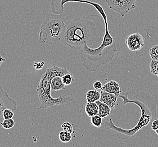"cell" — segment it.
<instances>
[{
  "label": "cell",
  "mask_w": 158,
  "mask_h": 147,
  "mask_svg": "<svg viewBox=\"0 0 158 147\" xmlns=\"http://www.w3.org/2000/svg\"><path fill=\"white\" fill-rule=\"evenodd\" d=\"M69 73L66 68L58 67L55 65L46 69L36 88L41 102V105L38 109H45L48 108H53L55 106L67 104L70 109L79 113L81 112L83 107L82 103L76 101L70 96L60 95L59 97L55 99L51 95V83L52 78L55 76L62 77L64 74Z\"/></svg>",
  "instance_id": "cell-4"
},
{
  "label": "cell",
  "mask_w": 158,
  "mask_h": 147,
  "mask_svg": "<svg viewBox=\"0 0 158 147\" xmlns=\"http://www.w3.org/2000/svg\"><path fill=\"white\" fill-rule=\"evenodd\" d=\"M137 0H105L110 9L124 17L127 13L136 8Z\"/></svg>",
  "instance_id": "cell-6"
},
{
  "label": "cell",
  "mask_w": 158,
  "mask_h": 147,
  "mask_svg": "<svg viewBox=\"0 0 158 147\" xmlns=\"http://www.w3.org/2000/svg\"><path fill=\"white\" fill-rule=\"evenodd\" d=\"M96 102L98 105V115L100 117H101L102 118H104L110 116L111 109L109 106L104 102H101L100 100L96 101Z\"/></svg>",
  "instance_id": "cell-12"
},
{
  "label": "cell",
  "mask_w": 158,
  "mask_h": 147,
  "mask_svg": "<svg viewBox=\"0 0 158 147\" xmlns=\"http://www.w3.org/2000/svg\"><path fill=\"white\" fill-rule=\"evenodd\" d=\"M101 90L107 92L113 93L117 95L118 97L122 93L120 88V84L115 80H110L108 82V83L105 84L102 87Z\"/></svg>",
  "instance_id": "cell-10"
},
{
  "label": "cell",
  "mask_w": 158,
  "mask_h": 147,
  "mask_svg": "<svg viewBox=\"0 0 158 147\" xmlns=\"http://www.w3.org/2000/svg\"><path fill=\"white\" fill-rule=\"evenodd\" d=\"M100 93L101 97L100 99V101L106 104L110 107L111 109H115L116 106L118 105L117 99L118 97L113 93L107 92L102 90Z\"/></svg>",
  "instance_id": "cell-9"
},
{
  "label": "cell",
  "mask_w": 158,
  "mask_h": 147,
  "mask_svg": "<svg viewBox=\"0 0 158 147\" xmlns=\"http://www.w3.org/2000/svg\"><path fill=\"white\" fill-rule=\"evenodd\" d=\"M1 125L2 126V127L5 129H11L13 128V127L15 126V121L12 119H4L3 122H2L1 123Z\"/></svg>",
  "instance_id": "cell-18"
},
{
  "label": "cell",
  "mask_w": 158,
  "mask_h": 147,
  "mask_svg": "<svg viewBox=\"0 0 158 147\" xmlns=\"http://www.w3.org/2000/svg\"><path fill=\"white\" fill-rule=\"evenodd\" d=\"M155 132H156V134L158 135V128L155 131Z\"/></svg>",
  "instance_id": "cell-27"
},
{
  "label": "cell",
  "mask_w": 158,
  "mask_h": 147,
  "mask_svg": "<svg viewBox=\"0 0 158 147\" xmlns=\"http://www.w3.org/2000/svg\"><path fill=\"white\" fill-rule=\"evenodd\" d=\"M126 44L131 51H138L142 49L144 45V38L139 32L127 36Z\"/></svg>",
  "instance_id": "cell-8"
},
{
  "label": "cell",
  "mask_w": 158,
  "mask_h": 147,
  "mask_svg": "<svg viewBox=\"0 0 158 147\" xmlns=\"http://www.w3.org/2000/svg\"><path fill=\"white\" fill-rule=\"evenodd\" d=\"M4 119H12L14 117V113L12 110L10 109H5L2 112V115Z\"/></svg>",
  "instance_id": "cell-21"
},
{
  "label": "cell",
  "mask_w": 158,
  "mask_h": 147,
  "mask_svg": "<svg viewBox=\"0 0 158 147\" xmlns=\"http://www.w3.org/2000/svg\"><path fill=\"white\" fill-rule=\"evenodd\" d=\"M156 76H157V77H158V74H157V75H156Z\"/></svg>",
  "instance_id": "cell-28"
},
{
  "label": "cell",
  "mask_w": 158,
  "mask_h": 147,
  "mask_svg": "<svg viewBox=\"0 0 158 147\" xmlns=\"http://www.w3.org/2000/svg\"><path fill=\"white\" fill-rule=\"evenodd\" d=\"M158 128V119L154 120L152 122V129L153 131H156Z\"/></svg>",
  "instance_id": "cell-25"
},
{
  "label": "cell",
  "mask_w": 158,
  "mask_h": 147,
  "mask_svg": "<svg viewBox=\"0 0 158 147\" xmlns=\"http://www.w3.org/2000/svg\"><path fill=\"white\" fill-rule=\"evenodd\" d=\"M65 86H66L63 83L61 76H55L51 80V91H58L60 90H64L65 89Z\"/></svg>",
  "instance_id": "cell-11"
},
{
  "label": "cell",
  "mask_w": 158,
  "mask_h": 147,
  "mask_svg": "<svg viewBox=\"0 0 158 147\" xmlns=\"http://www.w3.org/2000/svg\"><path fill=\"white\" fill-rule=\"evenodd\" d=\"M101 93L97 90H89L86 93V100L87 102H96L100 100Z\"/></svg>",
  "instance_id": "cell-14"
},
{
  "label": "cell",
  "mask_w": 158,
  "mask_h": 147,
  "mask_svg": "<svg viewBox=\"0 0 158 147\" xmlns=\"http://www.w3.org/2000/svg\"><path fill=\"white\" fill-rule=\"evenodd\" d=\"M67 19L61 14L47 13L40 27L39 41L42 44L58 47Z\"/></svg>",
  "instance_id": "cell-5"
},
{
  "label": "cell",
  "mask_w": 158,
  "mask_h": 147,
  "mask_svg": "<svg viewBox=\"0 0 158 147\" xmlns=\"http://www.w3.org/2000/svg\"><path fill=\"white\" fill-rule=\"evenodd\" d=\"M94 88H95V90H101L102 87V84L101 83V82L100 81H97L95 82V83H94Z\"/></svg>",
  "instance_id": "cell-24"
},
{
  "label": "cell",
  "mask_w": 158,
  "mask_h": 147,
  "mask_svg": "<svg viewBox=\"0 0 158 147\" xmlns=\"http://www.w3.org/2000/svg\"><path fill=\"white\" fill-rule=\"evenodd\" d=\"M18 108V104L15 100L11 99L7 92L5 91L3 87L0 86V116L2 115L5 109H10L13 112Z\"/></svg>",
  "instance_id": "cell-7"
},
{
  "label": "cell",
  "mask_w": 158,
  "mask_h": 147,
  "mask_svg": "<svg viewBox=\"0 0 158 147\" xmlns=\"http://www.w3.org/2000/svg\"><path fill=\"white\" fill-rule=\"evenodd\" d=\"M44 65V61H41V62H39V61H35L33 65V66L35 67V69L37 70H41L42 69Z\"/></svg>",
  "instance_id": "cell-23"
},
{
  "label": "cell",
  "mask_w": 158,
  "mask_h": 147,
  "mask_svg": "<svg viewBox=\"0 0 158 147\" xmlns=\"http://www.w3.org/2000/svg\"><path fill=\"white\" fill-rule=\"evenodd\" d=\"M90 123L92 126H94L96 128H100L101 127V124H102V118L98 115H94L91 117H90Z\"/></svg>",
  "instance_id": "cell-16"
},
{
  "label": "cell",
  "mask_w": 158,
  "mask_h": 147,
  "mask_svg": "<svg viewBox=\"0 0 158 147\" xmlns=\"http://www.w3.org/2000/svg\"><path fill=\"white\" fill-rule=\"evenodd\" d=\"M85 109L86 114L89 117L98 114V106L96 102H87Z\"/></svg>",
  "instance_id": "cell-13"
},
{
  "label": "cell",
  "mask_w": 158,
  "mask_h": 147,
  "mask_svg": "<svg viewBox=\"0 0 158 147\" xmlns=\"http://www.w3.org/2000/svg\"><path fill=\"white\" fill-rule=\"evenodd\" d=\"M62 80L65 86H69L72 83L75 82V78L73 77L72 74L67 73L64 74L61 77Z\"/></svg>",
  "instance_id": "cell-17"
},
{
  "label": "cell",
  "mask_w": 158,
  "mask_h": 147,
  "mask_svg": "<svg viewBox=\"0 0 158 147\" xmlns=\"http://www.w3.org/2000/svg\"><path fill=\"white\" fill-rule=\"evenodd\" d=\"M61 128L64 131H67L69 133L72 134L73 132V125L68 122H65L61 125Z\"/></svg>",
  "instance_id": "cell-22"
},
{
  "label": "cell",
  "mask_w": 158,
  "mask_h": 147,
  "mask_svg": "<svg viewBox=\"0 0 158 147\" xmlns=\"http://www.w3.org/2000/svg\"><path fill=\"white\" fill-rule=\"evenodd\" d=\"M102 17L90 14L84 18L78 17L67 20L64 26L61 42L78 51L86 43L89 47L102 40L105 28Z\"/></svg>",
  "instance_id": "cell-1"
},
{
  "label": "cell",
  "mask_w": 158,
  "mask_h": 147,
  "mask_svg": "<svg viewBox=\"0 0 158 147\" xmlns=\"http://www.w3.org/2000/svg\"><path fill=\"white\" fill-rule=\"evenodd\" d=\"M59 138L63 143H68L72 139V134L67 131H61L59 134Z\"/></svg>",
  "instance_id": "cell-15"
},
{
  "label": "cell",
  "mask_w": 158,
  "mask_h": 147,
  "mask_svg": "<svg viewBox=\"0 0 158 147\" xmlns=\"http://www.w3.org/2000/svg\"><path fill=\"white\" fill-rule=\"evenodd\" d=\"M128 95V93H121L119 98L123 99L124 105L131 103L139 106L142 114L137 125L131 129L126 130L117 126L113 123L112 119H110L109 121L105 123V128L113 130L118 138L123 140H126L132 136L143 127L148 126L156 117L158 110L156 104L152 94L142 91L136 94L132 100L127 98Z\"/></svg>",
  "instance_id": "cell-2"
},
{
  "label": "cell",
  "mask_w": 158,
  "mask_h": 147,
  "mask_svg": "<svg viewBox=\"0 0 158 147\" xmlns=\"http://www.w3.org/2000/svg\"><path fill=\"white\" fill-rule=\"evenodd\" d=\"M150 69L152 74L157 75L158 73V61L152 60L150 64Z\"/></svg>",
  "instance_id": "cell-19"
},
{
  "label": "cell",
  "mask_w": 158,
  "mask_h": 147,
  "mask_svg": "<svg viewBox=\"0 0 158 147\" xmlns=\"http://www.w3.org/2000/svg\"><path fill=\"white\" fill-rule=\"evenodd\" d=\"M150 56L152 60L158 61V45L152 47L150 49Z\"/></svg>",
  "instance_id": "cell-20"
},
{
  "label": "cell",
  "mask_w": 158,
  "mask_h": 147,
  "mask_svg": "<svg viewBox=\"0 0 158 147\" xmlns=\"http://www.w3.org/2000/svg\"><path fill=\"white\" fill-rule=\"evenodd\" d=\"M104 22L105 31L100 46L91 48L85 43L78 50L83 66L89 72L96 71L98 67L111 62L118 51L114 38L109 31L108 19H104Z\"/></svg>",
  "instance_id": "cell-3"
},
{
  "label": "cell",
  "mask_w": 158,
  "mask_h": 147,
  "mask_svg": "<svg viewBox=\"0 0 158 147\" xmlns=\"http://www.w3.org/2000/svg\"><path fill=\"white\" fill-rule=\"evenodd\" d=\"M6 61V59L2 57L1 56H0V67L1 66V65L2 64L3 62Z\"/></svg>",
  "instance_id": "cell-26"
}]
</instances>
